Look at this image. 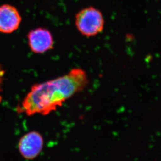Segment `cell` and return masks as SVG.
Here are the masks:
<instances>
[{"label":"cell","instance_id":"6da1fadb","mask_svg":"<svg viewBox=\"0 0 161 161\" xmlns=\"http://www.w3.org/2000/svg\"><path fill=\"white\" fill-rule=\"evenodd\" d=\"M88 84L82 69L74 68L62 76L34 84L22 101L19 110L27 115H48L81 92Z\"/></svg>","mask_w":161,"mask_h":161},{"label":"cell","instance_id":"7a4b0ae2","mask_svg":"<svg viewBox=\"0 0 161 161\" xmlns=\"http://www.w3.org/2000/svg\"><path fill=\"white\" fill-rule=\"evenodd\" d=\"M75 19L78 31L87 37L96 36L104 29L105 22L102 13L93 6L81 9L76 14Z\"/></svg>","mask_w":161,"mask_h":161},{"label":"cell","instance_id":"3957f363","mask_svg":"<svg viewBox=\"0 0 161 161\" xmlns=\"http://www.w3.org/2000/svg\"><path fill=\"white\" fill-rule=\"evenodd\" d=\"M27 39L31 51L37 54L46 53L53 47V35L46 28L39 27L31 30L28 33Z\"/></svg>","mask_w":161,"mask_h":161},{"label":"cell","instance_id":"277c9868","mask_svg":"<svg viewBox=\"0 0 161 161\" xmlns=\"http://www.w3.org/2000/svg\"><path fill=\"white\" fill-rule=\"evenodd\" d=\"M43 147V139L36 131H31L24 135L19 144V150L22 156L27 160H31L39 155Z\"/></svg>","mask_w":161,"mask_h":161},{"label":"cell","instance_id":"5b68a950","mask_svg":"<svg viewBox=\"0 0 161 161\" xmlns=\"http://www.w3.org/2000/svg\"><path fill=\"white\" fill-rule=\"evenodd\" d=\"M22 17L17 8L9 4L0 6V32L11 34L20 26Z\"/></svg>","mask_w":161,"mask_h":161},{"label":"cell","instance_id":"8992f818","mask_svg":"<svg viewBox=\"0 0 161 161\" xmlns=\"http://www.w3.org/2000/svg\"><path fill=\"white\" fill-rule=\"evenodd\" d=\"M4 75V71L2 68L1 65H0V92H1V88L2 82L3 80V76ZM0 101H1V96H0Z\"/></svg>","mask_w":161,"mask_h":161}]
</instances>
